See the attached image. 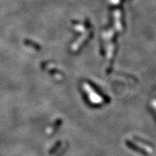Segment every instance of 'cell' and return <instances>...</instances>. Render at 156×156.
Segmentation results:
<instances>
[{
    "label": "cell",
    "instance_id": "cell-1",
    "mask_svg": "<svg viewBox=\"0 0 156 156\" xmlns=\"http://www.w3.org/2000/svg\"><path fill=\"white\" fill-rule=\"evenodd\" d=\"M84 88L88 93L90 100L95 103H100L103 102V98L100 96V95H98L96 92H95L94 90L92 89L88 84H84Z\"/></svg>",
    "mask_w": 156,
    "mask_h": 156
}]
</instances>
